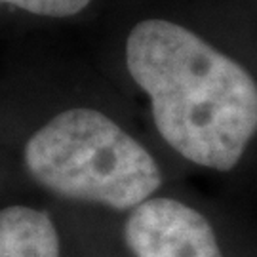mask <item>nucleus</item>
<instances>
[{"mask_svg": "<svg viewBox=\"0 0 257 257\" xmlns=\"http://www.w3.org/2000/svg\"><path fill=\"white\" fill-rule=\"evenodd\" d=\"M0 257H59L52 217L21 204L0 210Z\"/></svg>", "mask_w": 257, "mask_h": 257, "instance_id": "20e7f679", "label": "nucleus"}, {"mask_svg": "<svg viewBox=\"0 0 257 257\" xmlns=\"http://www.w3.org/2000/svg\"><path fill=\"white\" fill-rule=\"evenodd\" d=\"M124 240L134 257H223L210 221L168 196H153L130 211Z\"/></svg>", "mask_w": 257, "mask_h": 257, "instance_id": "7ed1b4c3", "label": "nucleus"}, {"mask_svg": "<svg viewBox=\"0 0 257 257\" xmlns=\"http://www.w3.org/2000/svg\"><path fill=\"white\" fill-rule=\"evenodd\" d=\"M0 2L38 18L63 19L80 14L90 6L92 0H0Z\"/></svg>", "mask_w": 257, "mask_h": 257, "instance_id": "39448f33", "label": "nucleus"}, {"mask_svg": "<svg viewBox=\"0 0 257 257\" xmlns=\"http://www.w3.org/2000/svg\"><path fill=\"white\" fill-rule=\"evenodd\" d=\"M27 174L67 200L134 210L162 185L155 156L105 112L61 110L27 139Z\"/></svg>", "mask_w": 257, "mask_h": 257, "instance_id": "f03ea898", "label": "nucleus"}, {"mask_svg": "<svg viewBox=\"0 0 257 257\" xmlns=\"http://www.w3.org/2000/svg\"><path fill=\"white\" fill-rule=\"evenodd\" d=\"M126 69L177 155L215 172L242 160L257 136V82L242 63L181 23L151 18L130 31Z\"/></svg>", "mask_w": 257, "mask_h": 257, "instance_id": "f257e3e1", "label": "nucleus"}]
</instances>
